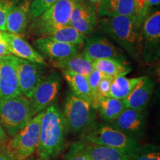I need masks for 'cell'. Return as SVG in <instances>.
Segmentation results:
<instances>
[{"instance_id": "8d00e7d4", "label": "cell", "mask_w": 160, "mask_h": 160, "mask_svg": "<svg viewBox=\"0 0 160 160\" xmlns=\"http://www.w3.org/2000/svg\"><path fill=\"white\" fill-rule=\"evenodd\" d=\"M88 1L89 2H91L92 5L94 6L97 11L98 7H99V5H100V3L102 2V0H88Z\"/></svg>"}, {"instance_id": "6da1fadb", "label": "cell", "mask_w": 160, "mask_h": 160, "mask_svg": "<svg viewBox=\"0 0 160 160\" xmlns=\"http://www.w3.org/2000/svg\"><path fill=\"white\" fill-rule=\"evenodd\" d=\"M67 133L62 111L57 104H52L43 111L41 119L37 148L39 160L57 157L65 147Z\"/></svg>"}, {"instance_id": "5b68a950", "label": "cell", "mask_w": 160, "mask_h": 160, "mask_svg": "<svg viewBox=\"0 0 160 160\" xmlns=\"http://www.w3.org/2000/svg\"><path fill=\"white\" fill-rule=\"evenodd\" d=\"M33 118L29 99L25 96L0 97V125L13 137Z\"/></svg>"}, {"instance_id": "44dd1931", "label": "cell", "mask_w": 160, "mask_h": 160, "mask_svg": "<svg viewBox=\"0 0 160 160\" xmlns=\"http://www.w3.org/2000/svg\"><path fill=\"white\" fill-rule=\"evenodd\" d=\"M126 108L123 100L113 97H100L98 101L96 111L100 117L107 122H112L119 117Z\"/></svg>"}, {"instance_id": "ac0fdd59", "label": "cell", "mask_w": 160, "mask_h": 160, "mask_svg": "<svg viewBox=\"0 0 160 160\" xmlns=\"http://www.w3.org/2000/svg\"><path fill=\"white\" fill-rule=\"evenodd\" d=\"M30 0H22L13 8L6 18V31L10 33L19 35L25 32L30 17Z\"/></svg>"}, {"instance_id": "ab89813d", "label": "cell", "mask_w": 160, "mask_h": 160, "mask_svg": "<svg viewBox=\"0 0 160 160\" xmlns=\"http://www.w3.org/2000/svg\"><path fill=\"white\" fill-rule=\"evenodd\" d=\"M2 142H0V147H1V145H2Z\"/></svg>"}, {"instance_id": "8992f818", "label": "cell", "mask_w": 160, "mask_h": 160, "mask_svg": "<svg viewBox=\"0 0 160 160\" xmlns=\"http://www.w3.org/2000/svg\"><path fill=\"white\" fill-rule=\"evenodd\" d=\"M43 112L34 116L10 140L5 151L11 160H24L33 154L39 146L40 124Z\"/></svg>"}, {"instance_id": "30bf717a", "label": "cell", "mask_w": 160, "mask_h": 160, "mask_svg": "<svg viewBox=\"0 0 160 160\" xmlns=\"http://www.w3.org/2000/svg\"><path fill=\"white\" fill-rule=\"evenodd\" d=\"M111 125L139 142L145 134V113L144 111L125 108L117 119L112 122Z\"/></svg>"}, {"instance_id": "7a4b0ae2", "label": "cell", "mask_w": 160, "mask_h": 160, "mask_svg": "<svg viewBox=\"0 0 160 160\" xmlns=\"http://www.w3.org/2000/svg\"><path fill=\"white\" fill-rule=\"evenodd\" d=\"M99 23L102 31L131 55L136 56L141 51L142 25L134 15L101 17Z\"/></svg>"}, {"instance_id": "f35d334b", "label": "cell", "mask_w": 160, "mask_h": 160, "mask_svg": "<svg viewBox=\"0 0 160 160\" xmlns=\"http://www.w3.org/2000/svg\"><path fill=\"white\" fill-rule=\"evenodd\" d=\"M2 32H3L2 31H1V30H0V43L5 42V41H4V39H3Z\"/></svg>"}, {"instance_id": "d590c367", "label": "cell", "mask_w": 160, "mask_h": 160, "mask_svg": "<svg viewBox=\"0 0 160 160\" xmlns=\"http://www.w3.org/2000/svg\"><path fill=\"white\" fill-rule=\"evenodd\" d=\"M0 160H11L8 156L7 155L5 150L0 151Z\"/></svg>"}, {"instance_id": "8fae6325", "label": "cell", "mask_w": 160, "mask_h": 160, "mask_svg": "<svg viewBox=\"0 0 160 160\" xmlns=\"http://www.w3.org/2000/svg\"><path fill=\"white\" fill-rule=\"evenodd\" d=\"M97 11L88 0H78L71 13L69 25L86 36L91 34L97 23Z\"/></svg>"}, {"instance_id": "d6986e66", "label": "cell", "mask_w": 160, "mask_h": 160, "mask_svg": "<svg viewBox=\"0 0 160 160\" xmlns=\"http://www.w3.org/2000/svg\"><path fill=\"white\" fill-rule=\"evenodd\" d=\"M134 15V0H102L97 8L99 17Z\"/></svg>"}, {"instance_id": "277c9868", "label": "cell", "mask_w": 160, "mask_h": 160, "mask_svg": "<svg viewBox=\"0 0 160 160\" xmlns=\"http://www.w3.org/2000/svg\"><path fill=\"white\" fill-rule=\"evenodd\" d=\"M68 132L82 135L97 123L96 110L89 101L69 92L66 96L62 111Z\"/></svg>"}, {"instance_id": "5bb4252c", "label": "cell", "mask_w": 160, "mask_h": 160, "mask_svg": "<svg viewBox=\"0 0 160 160\" xmlns=\"http://www.w3.org/2000/svg\"><path fill=\"white\" fill-rule=\"evenodd\" d=\"M155 85L153 78L142 77L134 88L123 100L126 108L144 111L150 102Z\"/></svg>"}, {"instance_id": "ba28073f", "label": "cell", "mask_w": 160, "mask_h": 160, "mask_svg": "<svg viewBox=\"0 0 160 160\" xmlns=\"http://www.w3.org/2000/svg\"><path fill=\"white\" fill-rule=\"evenodd\" d=\"M14 65L22 94L30 99L37 86L44 79V67L41 64L11 55Z\"/></svg>"}, {"instance_id": "74e56055", "label": "cell", "mask_w": 160, "mask_h": 160, "mask_svg": "<svg viewBox=\"0 0 160 160\" xmlns=\"http://www.w3.org/2000/svg\"><path fill=\"white\" fill-rule=\"evenodd\" d=\"M160 0H150V4H151V8L153 6H159Z\"/></svg>"}, {"instance_id": "1f68e13d", "label": "cell", "mask_w": 160, "mask_h": 160, "mask_svg": "<svg viewBox=\"0 0 160 160\" xmlns=\"http://www.w3.org/2000/svg\"><path fill=\"white\" fill-rule=\"evenodd\" d=\"M22 0H0V30L6 31V18L9 12Z\"/></svg>"}, {"instance_id": "7c38bea8", "label": "cell", "mask_w": 160, "mask_h": 160, "mask_svg": "<svg viewBox=\"0 0 160 160\" xmlns=\"http://www.w3.org/2000/svg\"><path fill=\"white\" fill-rule=\"evenodd\" d=\"M142 37L145 41V54L147 59L153 61L159 56L160 42V12L157 11L146 17L143 22Z\"/></svg>"}, {"instance_id": "484cf974", "label": "cell", "mask_w": 160, "mask_h": 160, "mask_svg": "<svg viewBox=\"0 0 160 160\" xmlns=\"http://www.w3.org/2000/svg\"><path fill=\"white\" fill-rule=\"evenodd\" d=\"M141 77L127 78L125 76L116 77L112 81L110 97L115 99L124 100L134 88Z\"/></svg>"}, {"instance_id": "603a6c76", "label": "cell", "mask_w": 160, "mask_h": 160, "mask_svg": "<svg viewBox=\"0 0 160 160\" xmlns=\"http://www.w3.org/2000/svg\"><path fill=\"white\" fill-rule=\"evenodd\" d=\"M84 144V148L91 160H130L128 155L119 150L93 144Z\"/></svg>"}, {"instance_id": "7402d4cb", "label": "cell", "mask_w": 160, "mask_h": 160, "mask_svg": "<svg viewBox=\"0 0 160 160\" xmlns=\"http://www.w3.org/2000/svg\"><path fill=\"white\" fill-rule=\"evenodd\" d=\"M93 69L97 70L104 75L114 78L125 76L131 72V68L124 64L122 60L117 59H102L92 62Z\"/></svg>"}, {"instance_id": "4fadbf2b", "label": "cell", "mask_w": 160, "mask_h": 160, "mask_svg": "<svg viewBox=\"0 0 160 160\" xmlns=\"http://www.w3.org/2000/svg\"><path fill=\"white\" fill-rule=\"evenodd\" d=\"M11 55L0 57V97L11 98L21 96L17 70Z\"/></svg>"}, {"instance_id": "d6a6232c", "label": "cell", "mask_w": 160, "mask_h": 160, "mask_svg": "<svg viewBox=\"0 0 160 160\" xmlns=\"http://www.w3.org/2000/svg\"><path fill=\"white\" fill-rule=\"evenodd\" d=\"M113 79V77H108L105 75H104V77L102 78L98 86V95L99 98L110 97V90H111Z\"/></svg>"}, {"instance_id": "9c48e42d", "label": "cell", "mask_w": 160, "mask_h": 160, "mask_svg": "<svg viewBox=\"0 0 160 160\" xmlns=\"http://www.w3.org/2000/svg\"><path fill=\"white\" fill-rule=\"evenodd\" d=\"M62 86V77L54 72L44 78L29 99L33 117L43 112L57 99Z\"/></svg>"}, {"instance_id": "d4e9b609", "label": "cell", "mask_w": 160, "mask_h": 160, "mask_svg": "<svg viewBox=\"0 0 160 160\" xmlns=\"http://www.w3.org/2000/svg\"><path fill=\"white\" fill-rule=\"evenodd\" d=\"M62 74L71 88V92L91 103V93L87 77L82 75L67 72L62 73Z\"/></svg>"}, {"instance_id": "f546056e", "label": "cell", "mask_w": 160, "mask_h": 160, "mask_svg": "<svg viewBox=\"0 0 160 160\" xmlns=\"http://www.w3.org/2000/svg\"><path fill=\"white\" fill-rule=\"evenodd\" d=\"M57 0H33L30 8V18L33 20L41 16Z\"/></svg>"}, {"instance_id": "52a82bcc", "label": "cell", "mask_w": 160, "mask_h": 160, "mask_svg": "<svg viewBox=\"0 0 160 160\" xmlns=\"http://www.w3.org/2000/svg\"><path fill=\"white\" fill-rule=\"evenodd\" d=\"M77 1L57 0L41 16L33 19L31 31L42 37L55 30L69 25L71 13Z\"/></svg>"}, {"instance_id": "83f0119b", "label": "cell", "mask_w": 160, "mask_h": 160, "mask_svg": "<svg viewBox=\"0 0 160 160\" xmlns=\"http://www.w3.org/2000/svg\"><path fill=\"white\" fill-rule=\"evenodd\" d=\"M104 77L103 73L99 72L97 70L93 69L88 75L87 76L88 82L90 90H91L92 102L91 104L93 107L96 110L98 101H99V95H98V86H99V82L101 81L102 78Z\"/></svg>"}, {"instance_id": "3957f363", "label": "cell", "mask_w": 160, "mask_h": 160, "mask_svg": "<svg viewBox=\"0 0 160 160\" xmlns=\"http://www.w3.org/2000/svg\"><path fill=\"white\" fill-rule=\"evenodd\" d=\"M80 141L85 143L105 146L123 152L131 157L139 148L140 143L122 131L107 124H95L83 134Z\"/></svg>"}, {"instance_id": "f1b7e54d", "label": "cell", "mask_w": 160, "mask_h": 160, "mask_svg": "<svg viewBox=\"0 0 160 160\" xmlns=\"http://www.w3.org/2000/svg\"><path fill=\"white\" fill-rule=\"evenodd\" d=\"M62 160H91L84 148L82 142H76L70 146Z\"/></svg>"}, {"instance_id": "9a60e30c", "label": "cell", "mask_w": 160, "mask_h": 160, "mask_svg": "<svg viewBox=\"0 0 160 160\" xmlns=\"http://www.w3.org/2000/svg\"><path fill=\"white\" fill-rule=\"evenodd\" d=\"M34 44L42 55L49 58L52 61L63 60L79 53V46L59 42L47 37L39 38Z\"/></svg>"}, {"instance_id": "e0dca14e", "label": "cell", "mask_w": 160, "mask_h": 160, "mask_svg": "<svg viewBox=\"0 0 160 160\" xmlns=\"http://www.w3.org/2000/svg\"><path fill=\"white\" fill-rule=\"evenodd\" d=\"M82 54L89 61L102 59H119L120 53L115 46L109 42L108 39L103 37H93L86 41Z\"/></svg>"}, {"instance_id": "4dcf8cb0", "label": "cell", "mask_w": 160, "mask_h": 160, "mask_svg": "<svg viewBox=\"0 0 160 160\" xmlns=\"http://www.w3.org/2000/svg\"><path fill=\"white\" fill-rule=\"evenodd\" d=\"M150 0H134V16L140 25H142L146 17L151 13Z\"/></svg>"}, {"instance_id": "4316f807", "label": "cell", "mask_w": 160, "mask_h": 160, "mask_svg": "<svg viewBox=\"0 0 160 160\" xmlns=\"http://www.w3.org/2000/svg\"><path fill=\"white\" fill-rule=\"evenodd\" d=\"M130 160H160L159 147L156 145H141Z\"/></svg>"}, {"instance_id": "cb8c5ba5", "label": "cell", "mask_w": 160, "mask_h": 160, "mask_svg": "<svg viewBox=\"0 0 160 160\" xmlns=\"http://www.w3.org/2000/svg\"><path fill=\"white\" fill-rule=\"evenodd\" d=\"M50 39L72 45H82L85 36L71 25H66L51 32L45 37Z\"/></svg>"}, {"instance_id": "e575fe53", "label": "cell", "mask_w": 160, "mask_h": 160, "mask_svg": "<svg viewBox=\"0 0 160 160\" xmlns=\"http://www.w3.org/2000/svg\"><path fill=\"white\" fill-rule=\"evenodd\" d=\"M6 139H7V134L2 128V126L0 125V142L3 143Z\"/></svg>"}, {"instance_id": "ffe728a7", "label": "cell", "mask_w": 160, "mask_h": 160, "mask_svg": "<svg viewBox=\"0 0 160 160\" xmlns=\"http://www.w3.org/2000/svg\"><path fill=\"white\" fill-rule=\"evenodd\" d=\"M53 65L59 69L62 73H77L87 77L93 70L92 62L84 56L82 53L73 56L68 59L59 60V61H52Z\"/></svg>"}, {"instance_id": "2e32d148", "label": "cell", "mask_w": 160, "mask_h": 160, "mask_svg": "<svg viewBox=\"0 0 160 160\" xmlns=\"http://www.w3.org/2000/svg\"><path fill=\"white\" fill-rule=\"evenodd\" d=\"M2 36L4 41L12 55L21 59L41 64L44 66L46 65L43 56L36 51L27 41L19 35L3 31Z\"/></svg>"}, {"instance_id": "836d02e7", "label": "cell", "mask_w": 160, "mask_h": 160, "mask_svg": "<svg viewBox=\"0 0 160 160\" xmlns=\"http://www.w3.org/2000/svg\"><path fill=\"white\" fill-rule=\"evenodd\" d=\"M12 55L11 52L9 51L7 45H6L5 42L0 43V57H5V56Z\"/></svg>"}]
</instances>
